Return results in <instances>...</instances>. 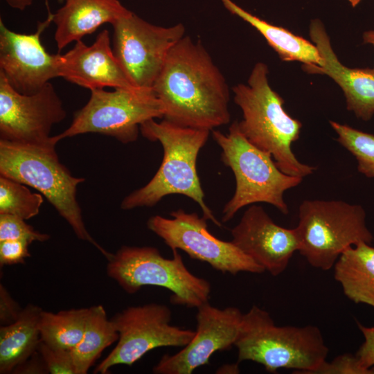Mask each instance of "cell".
<instances>
[{
  "label": "cell",
  "mask_w": 374,
  "mask_h": 374,
  "mask_svg": "<svg viewBox=\"0 0 374 374\" xmlns=\"http://www.w3.org/2000/svg\"><path fill=\"white\" fill-rule=\"evenodd\" d=\"M268 74L267 65L258 62L247 83L232 88L234 102L242 114L240 130L253 145L269 154L281 171L303 178L316 168L300 162L292 150L302 123L285 112L284 100L269 85Z\"/></svg>",
  "instance_id": "obj_3"
},
{
  "label": "cell",
  "mask_w": 374,
  "mask_h": 374,
  "mask_svg": "<svg viewBox=\"0 0 374 374\" xmlns=\"http://www.w3.org/2000/svg\"><path fill=\"white\" fill-rule=\"evenodd\" d=\"M37 351L44 362L48 373L76 374L71 350L54 348L40 340Z\"/></svg>",
  "instance_id": "obj_28"
},
{
  "label": "cell",
  "mask_w": 374,
  "mask_h": 374,
  "mask_svg": "<svg viewBox=\"0 0 374 374\" xmlns=\"http://www.w3.org/2000/svg\"><path fill=\"white\" fill-rule=\"evenodd\" d=\"M231 234L233 244L274 276L285 271L299 247L296 228L278 225L256 204L244 211Z\"/></svg>",
  "instance_id": "obj_16"
},
{
  "label": "cell",
  "mask_w": 374,
  "mask_h": 374,
  "mask_svg": "<svg viewBox=\"0 0 374 374\" xmlns=\"http://www.w3.org/2000/svg\"><path fill=\"white\" fill-rule=\"evenodd\" d=\"M172 312L166 305L148 303L130 306L112 319L118 343L96 367L94 373L106 374L116 365L132 366L150 350L159 347H184L195 330L170 324Z\"/></svg>",
  "instance_id": "obj_10"
},
{
  "label": "cell",
  "mask_w": 374,
  "mask_h": 374,
  "mask_svg": "<svg viewBox=\"0 0 374 374\" xmlns=\"http://www.w3.org/2000/svg\"><path fill=\"white\" fill-rule=\"evenodd\" d=\"M113 52L132 84L152 89L168 53L185 35V27L152 24L130 11L112 24Z\"/></svg>",
  "instance_id": "obj_11"
},
{
  "label": "cell",
  "mask_w": 374,
  "mask_h": 374,
  "mask_svg": "<svg viewBox=\"0 0 374 374\" xmlns=\"http://www.w3.org/2000/svg\"><path fill=\"white\" fill-rule=\"evenodd\" d=\"M170 215L172 218L152 216L147 221V227L172 251L180 249L191 258L207 262L223 274L265 271L232 241H224L212 235L204 217L183 209L174 211Z\"/></svg>",
  "instance_id": "obj_12"
},
{
  "label": "cell",
  "mask_w": 374,
  "mask_h": 374,
  "mask_svg": "<svg viewBox=\"0 0 374 374\" xmlns=\"http://www.w3.org/2000/svg\"><path fill=\"white\" fill-rule=\"evenodd\" d=\"M118 339V333L104 307H90L82 338L71 350L76 374L87 373L101 353Z\"/></svg>",
  "instance_id": "obj_23"
},
{
  "label": "cell",
  "mask_w": 374,
  "mask_h": 374,
  "mask_svg": "<svg viewBox=\"0 0 374 374\" xmlns=\"http://www.w3.org/2000/svg\"><path fill=\"white\" fill-rule=\"evenodd\" d=\"M30 244L21 240L0 241V265H12L24 263L30 256L28 247Z\"/></svg>",
  "instance_id": "obj_30"
},
{
  "label": "cell",
  "mask_w": 374,
  "mask_h": 374,
  "mask_svg": "<svg viewBox=\"0 0 374 374\" xmlns=\"http://www.w3.org/2000/svg\"><path fill=\"white\" fill-rule=\"evenodd\" d=\"M161 118L163 106L152 89H94L87 104L74 114L71 125L54 137L59 142L79 134L98 133L127 144L137 140L143 123Z\"/></svg>",
  "instance_id": "obj_9"
},
{
  "label": "cell",
  "mask_w": 374,
  "mask_h": 374,
  "mask_svg": "<svg viewBox=\"0 0 374 374\" xmlns=\"http://www.w3.org/2000/svg\"><path fill=\"white\" fill-rule=\"evenodd\" d=\"M13 373H46L48 371L40 355L37 351L24 363L18 366Z\"/></svg>",
  "instance_id": "obj_33"
},
{
  "label": "cell",
  "mask_w": 374,
  "mask_h": 374,
  "mask_svg": "<svg viewBox=\"0 0 374 374\" xmlns=\"http://www.w3.org/2000/svg\"><path fill=\"white\" fill-rule=\"evenodd\" d=\"M59 77L80 87L94 90L134 87L114 54L109 33L101 31L91 46L82 40L59 57Z\"/></svg>",
  "instance_id": "obj_18"
},
{
  "label": "cell",
  "mask_w": 374,
  "mask_h": 374,
  "mask_svg": "<svg viewBox=\"0 0 374 374\" xmlns=\"http://www.w3.org/2000/svg\"><path fill=\"white\" fill-rule=\"evenodd\" d=\"M330 125L337 142L355 157L358 171L374 179V135L333 121Z\"/></svg>",
  "instance_id": "obj_26"
},
{
  "label": "cell",
  "mask_w": 374,
  "mask_h": 374,
  "mask_svg": "<svg viewBox=\"0 0 374 374\" xmlns=\"http://www.w3.org/2000/svg\"><path fill=\"white\" fill-rule=\"evenodd\" d=\"M42 311L39 306L28 304L16 321L1 326L0 373H13L37 351Z\"/></svg>",
  "instance_id": "obj_22"
},
{
  "label": "cell",
  "mask_w": 374,
  "mask_h": 374,
  "mask_svg": "<svg viewBox=\"0 0 374 374\" xmlns=\"http://www.w3.org/2000/svg\"><path fill=\"white\" fill-rule=\"evenodd\" d=\"M62 102L51 82L32 94L16 91L0 73V139L43 144L53 126L66 117Z\"/></svg>",
  "instance_id": "obj_13"
},
{
  "label": "cell",
  "mask_w": 374,
  "mask_h": 374,
  "mask_svg": "<svg viewBox=\"0 0 374 374\" xmlns=\"http://www.w3.org/2000/svg\"><path fill=\"white\" fill-rule=\"evenodd\" d=\"M334 271L348 299L374 308V247L371 244L348 247L335 262Z\"/></svg>",
  "instance_id": "obj_21"
},
{
  "label": "cell",
  "mask_w": 374,
  "mask_h": 374,
  "mask_svg": "<svg viewBox=\"0 0 374 374\" xmlns=\"http://www.w3.org/2000/svg\"><path fill=\"white\" fill-rule=\"evenodd\" d=\"M64 1H65V0H57V1H58L59 3H62Z\"/></svg>",
  "instance_id": "obj_37"
},
{
  "label": "cell",
  "mask_w": 374,
  "mask_h": 374,
  "mask_svg": "<svg viewBox=\"0 0 374 374\" xmlns=\"http://www.w3.org/2000/svg\"><path fill=\"white\" fill-rule=\"evenodd\" d=\"M353 8L356 7L362 0H348Z\"/></svg>",
  "instance_id": "obj_36"
},
{
  "label": "cell",
  "mask_w": 374,
  "mask_h": 374,
  "mask_svg": "<svg viewBox=\"0 0 374 374\" xmlns=\"http://www.w3.org/2000/svg\"><path fill=\"white\" fill-rule=\"evenodd\" d=\"M140 131L147 139L161 144L163 160L152 179L126 196L121 208L151 207L167 195H183L199 205L203 217L220 227L221 222L206 204L197 170V156L210 130L179 125L163 118L160 122L154 119L145 122Z\"/></svg>",
  "instance_id": "obj_2"
},
{
  "label": "cell",
  "mask_w": 374,
  "mask_h": 374,
  "mask_svg": "<svg viewBox=\"0 0 374 374\" xmlns=\"http://www.w3.org/2000/svg\"><path fill=\"white\" fill-rule=\"evenodd\" d=\"M212 136L222 149L221 160L232 170L235 179V190L223 208L222 222H227L246 206L261 202L287 215L284 193L300 184L303 178L281 171L269 154L244 136L237 121L230 125L227 134L213 130Z\"/></svg>",
  "instance_id": "obj_6"
},
{
  "label": "cell",
  "mask_w": 374,
  "mask_h": 374,
  "mask_svg": "<svg viewBox=\"0 0 374 374\" xmlns=\"http://www.w3.org/2000/svg\"><path fill=\"white\" fill-rule=\"evenodd\" d=\"M26 220L19 217L0 214V241L21 240L29 244L33 242H45L50 235L35 231Z\"/></svg>",
  "instance_id": "obj_27"
},
{
  "label": "cell",
  "mask_w": 374,
  "mask_h": 374,
  "mask_svg": "<svg viewBox=\"0 0 374 374\" xmlns=\"http://www.w3.org/2000/svg\"><path fill=\"white\" fill-rule=\"evenodd\" d=\"M152 89L163 118L173 123L212 131L230 122L225 78L204 46L189 36L171 48Z\"/></svg>",
  "instance_id": "obj_1"
},
{
  "label": "cell",
  "mask_w": 374,
  "mask_h": 374,
  "mask_svg": "<svg viewBox=\"0 0 374 374\" xmlns=\"http://www.w3.org/2000/svg\"><path fill=\"white\" fill-rule=\"evenodd\" d=\"M197 309L195 336L179 352L163 355L153 367L154 373L191 374L208 364L214 353L235 345L243 316L238 308L220 309L206 302Z\"/></svg>",
  "instance_id": "obj_15"
},
{
  "label": "cell",
  "mask_w": 374,
  "mask_h": 374,
  "mask_svg": "<svg viewBox=\"0 0 374 374\" xmlns=\"http://www.w3.org/2000/svg\"><path fill=\"white\" fill-rule=\"evenodd\" d=\"M357 323L364 336V341L355 355L362 366L369 368L374 366V326L367 327L359 322Z\"/></svg>",
  "instance_id": "obj_31"
},
{
  "label": "cell",
  "mask_w": 374,
  "mask_h": 374,
  "mask_svg": "<svg viewBox=\"0 0 374 374\" xmlns=\"http://www.w3.org/2000/svg\"><path fill=\"white\" fill-rule=\"evenodd\" d=\"M53 19L49 12L33 34L14 32L0 19V73L21 93H36L50 80L59 77L60 53H48L40 39Z\"/></svg>",
  "instance_id": "obj_14"
},
{
  "label": "cell",
  "mask_w": 374,
  "mask_h": 374,
  "mask_svg": "<svg viewBox=\"0 0 374 374\" xmlns=\"http://www.w3.org/2000/svg\"><path fill=\"white\" fill-rule=\"evenodd\" d=\"M11 8L24 10L30 6L33 0H4Z\"/></svg>",
  "instance_id": "obj_34"
},
{
  "label": "cell",
  "mask_w": 374,
  "mask_h": 374,
  "mask_svg": "<svg viewBox=\"0 0 374 374\" xmlns=\"http://www.w3.org/2000/svg\"><path fill=\"white\" fill-rule=\"evenodd\" d=\"M363 42L374 47V30H366L362 35Z\"/></svg>",
  "instance_id": "obj_35"
},
{
  "label": "cell",
  "mask_w": 374,
  "mask_h": 374,
  "mask_svg": "<svg viewBox=\"0 0 374 374\" xmlns=\"http://www.w3.org/2000/svg\"><path fill=\"white\" fill-rule=\"evenodd\" d=\"M314 374H374V366L365 368L359 364L356 355L344 354L331 362L326 360Z\"/></svg>",
  "instance_id": "obj_29"
},
{
  "label": "cell",
  "mask_w": 374,
  "mask_h": 374,
  "mask_svg": "<svg viewBox=\"0 0 374 374\" xmlns=\"http://www.w3.org/2000/svg\"><path fill=\"white\" fill-rule=\"evenodd\" d=\"M22 308L12 299L6 287L0 285V323L1 326L10 324L17 320Z\"/></svg>",
  "instance_id": "obj_32"
},
{
  "label": "cell",
  "mask_w": 374,
  "mask_h": 374,
  "mask_svg": "<svg viewBox=\"0 0 374 374\" xmlns=\"http://www.w3.org/2000/svg\"><path fill=\"white\" fill-rule=\"evenodd\" d=\"M54 136L48 143L28 144L0 139V176L32 187L42 194L72 228L76 236L92 244L108 259L111 253L86 229L77 201V187L84 178L71 175L55 151Z\"/></svg>",
  "instance_id": "obj_4"
},
{
  "label": "cell",
  "mask_w": 374,
  "mask_h": 374,
  "mask_svg": "<svg viewBox=\"0 0 374 374\" xmlns=\"http://www.w3.org/2000/svg\"><path fill=\"white\" fill-rule=\"evenodd\" d=\"M295 228L298 251L311 266L323 271L333 267L348 247L359 242L371 244L373 240L363 207L343 201H303Z\"/></svg>",
  "instance_id": "obj_8"
},
{
  "label": "cell",
  "mask_w": 374,
  "mask_h": 374,
  "mask_svg": "<svg viewBox=\"0 0 374 374\" xmlns=\"http://www.w3.org/2000/svg\"><path fill=\"white\" fill-rule=\"evenodd\" d=\"M130 12L118 0H65L53 19L58 51L72 42L81 40L101 25L112 24Z\"/></svg>",
  "instance_id": "obj_19"
},
{
  "label": "cell",
  "mask_w": 374,
  "mask_h": 374,
  "mask_svg": "<svg viewBox=\"0 0 374 374\" xmlns=\"http://www.w3.org/2000/svg\"><path fill=\"white\" fill-rule=\"evenodd\" d=\"M309 35L323 62L320 66L302 65L303 70L330 78L341 89L347 109L362 121L371 120L374 115V68H350L344 65L334 51L330 37L319 19L310 21Z\"/></svg>",
  "instance_id": "obj_17"
},
{
  "label": "cell",
  "mask_w": 374,
  "mask_h": 374,
  "mask_svg": "<svg viewBox=\"0 0 374 374\" xmlns=\"http://www.w3.org/2000/svg\"><path fill=\"white\" fill-rule=\"evenodd\" d=\"M224 7L254 28L284 62L320 66L323 59L317 46L289 30L271 24L244 10L232 0H220Z\"/></svg>",
  "instance_id": "obj_20"
},
{
  "label": "cell",
  "mask_w": 374,
  "mask_h": 374,
  "mask_svg": "<svg viewBox=\"0 0 374 374\" xmlns=\"http://www.w3.org/2000/svg\"><path fill=\"white\" fill-rule=\"evenodd\" d=\"M166 258L152 247H121L107 259V274L127 294L153 285L171 292L174 305L197 308L208 302L211 286L191 273L178 250Z\"/></svg>",
  "instance_id": "obj_7"
},
{
  "label": "cell",
  "mask_w": 374,
  "mask_h": 374,
  "mask_svg": "<svg viewBox=\"0 0 374 374\" xmlns=\"http://www.w3.org/2000/svg\"><path fill=\"white\" fill-rule=\"evenodd\" d=\"M28 186L0 176V214L25 220L36 216L43 203L41 193H32Z\"/></svg>",
  "instance_id": "obj_25"
},
{
  "label": "cell",
  "mask_w": 374,
  "mask_h": 374,
  "mask_svg": "<svg viewBox=\"0 0 374 374\" xmlns=\"http://www.w3.org/2000/svg\"><path fill=\"white\" fill-rule=\"evenodd\" d=\"M89 308L61 310L57 313L42 310L39 320L40 339L54 347L71 350L82 338Z\"/></svg>",
  "instance_id": "obj_24"
},
{
  "label": "cell",
  "mask_w": 374,
  "mask_h": 374,
  "mask_svg": "<svg viewBox=\"0 0 374 374\" xmlns=\"http://www.w3.org/2000/svg\"><path fill=\"white\" fill-rule=\"evenodd\" d=\"M234 346L238 362H254L271 373L292 368L314 374L329 352L317 326H277L268 312L256 305L243 314Z\"/></svg>",
  "instance_id": "obj_5"
}]
</instances>
